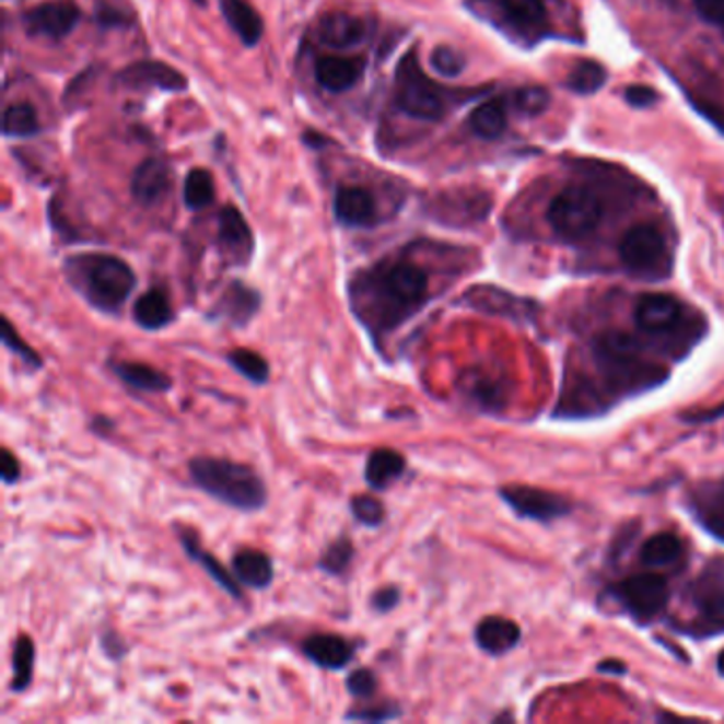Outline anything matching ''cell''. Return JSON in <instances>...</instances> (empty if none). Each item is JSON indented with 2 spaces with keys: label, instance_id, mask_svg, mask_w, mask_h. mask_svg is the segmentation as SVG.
Masks as SVG:
<instances>
[{
  "label": "cell",
  "instance_id": "cell-14",
  "mask_svg": "<svg viewBox=\"0 0 724 724\" xmlns=\"http://www.w3.org/2000/svg\"><path fill=\"white\" fill-rule=\"evenodd\" d=\"M177 529V536H179V542H182L183 550H185V557H189L194 563H198L207 576L213 580L218 584L221 591H225L232 599L236 602H245V591H243V584L238 582V579L227 572L223 568V563H219L218 559L202 548V544L198 540V534L191 529V527H175Z\"/></svg>",
  "mask_w": 724,
  "mask_h": 724
},
{
  "label": "cell",
  "instance_id": "cell-8",
  "mask_svg": "<svg viewBox=\"0 0 724 724\" xmlns=\"http://www.w3.org/2000/svg\"><path fill=\"white\" fill-rule=\"evenodd\" d=\"M690 604L708 629L724 631V561L710 563L690 584Z\"/></svg>",
  "mask_w": 724,
  "mask_h": 724
},
{
  "label": "cell",
  "instance_id": "cell-6",
  "mask_svg": "<svg viewBox=\"0 0 724 724\" xmlns=\"http://www.w3.org/2000/svg\"><path fill=\"white\" fill-rule=\"evenodd\" d=\"M612 595L635 620L646 622L665 610L669 584L658 574H638L615 584Z\"/></svg>",
  "mask_w": 724,
  "mask_h": 724
},
{
  "label": "cell",
  "instance_id": "cell-29",
  "mask_svg": "<svg viewBox=\"0 0 724 724\" xmlns=\"http://www.w3.org/2000/svg\"><path fill=\"white\" fill-rule=\"evenodd\" d=\"M682 554H685V544L676 534L669 532L652 536L640 550L642 563L652 570L676 565L682 559Z\"/></svg>",
  "mask_w": 724,
  "mask_h": 724
},
{
  "label": "cell",
  "instance_id": "cell-23",
  "mask_svg": "<svg viewBox=\"0 0 724 724\" xmlns=\"http://www.w3.org/2000/svg\"><path fill=\"white\" fill-rule=\"evenodd\" d=\"M132 317H135V324L145 331H162L164 327H168L175 322V311L171 306L166 291L153 288V290L145 291L143 295H139Z\"/></svg>",
  "mask_w": 724,
  "mask_h": 724
},
{
  "label": "cell",
  "instance_id": "cell-7",
  "mask_svg": "<svg viewBox=\"0 0 724 724\" xmlns=\"http://www.w3.org/2000/svg\"><path fill=\"white\" fill-rule=\"evenodd\" d=\"M618 255L627 270H631L635 275H652L663 266L665 255H667V245H665L663 234L654 225L642 223V225L631 227L622 236Z\"/></svg>",
  "mask_w": 724,
  "mask_h": 724
},
{
  "label": "cell",
  "instance_id": "cell-35",
  "mask_svg": "<svg viewBox=\"0 0 724 724\" xmlns=\"http://www.w3.org/2000/svg\"><path fill=\"white\" fill-rule=\"evenodd\" d=\"M2 132H4V137H17V139L37 135L38 117L35 107L28 103H22V105H13L4 110Z\"/></svg>",
  "mask_w": 724,
  "mask_h": 724
},
{
  "label": "cell",
  "instance_id": "cell-21",
  "mask_svg": "<svg viewBox=\"0 0 724 724\" xmlns=\"http://www.w3.org/2000/svg\"><path fill=\"white\" fill-rule=\"evenodd\" d=\"M476 644L480 651L489 652L493 656L506 654L512 651L521 640V629L514 620L502 616H487L478 622L474 631Z\"/></svg>",
  "mask_w": 724,
  "mask_h": 724
},
{
  "label": "cell",
  "instance_id": "cell-18",
  "mask_svg": "<svg viewBox=\"0 0 724 724\" xmlns=\"http://www.w3.org/2000/svg\"><path fill=\"white\" fill-rule=\"evenodd\" d=\"M110 372L130 389L141 392V394H166L173 389V378L143 362H109Z\"/></svg>",
  "mask_w": 724,
  "mask_h": 724
},
{
  "label": "cell",
  "instance_id": "cell-38",
  "mask_svg": "<svg viewBox=\"0 0 724 724\" xmlns=\"http://www.w3.org/2000/svg\"><path fill=\"white\" fill-rule=\"evenodd\" d=\"M404 710L398 701H381L374 705H363V708H355L351 712L345 714V721H355V723H389V721H398L401 719Z\"/></svg>",
  "mask_w": 724,
  "mask_h": 724
},
{
  "label": "cell",
  "instance_id": "cell-4",
  "mask_svg": "<svg viewBox=\"0 0 724 724\" xmlns=\"http://www.w3.org/2000/svg\"><path fill=\"white\" fill-rule=\"evenodd\" d=\"M546 218L557 236L565 241H580L597 230L604 218V207L593 191L584 187H568L552 198Z\"/></svg>",
  "mask_w": 724,
  "mask_h": 724
},
{
  "label": "cell",
  "instance_id": "cell-24",
  "mask_svg": "<svg viewBox=\"0 0 724 724\" xmlns=\"http://www.w3.org/2000/svg\"><path fill=\"white\" fill-rule=\"evenodd\" d=\"M365 37V24L360 17L345 13V11H331L324 15L319 24V38L327 47L334 49H347L358 45Z\"/></svg>",
  "mask_w": 724,
  "mask_h": 724
},
{
  "label": "cell",
  "instance_id": "cell-33",
  "mask_svg": "<svg viewBox=\"0 0 724 724\" xmlns=\"http://www.w3.org/2000/svg\"><path fill=\"white\" fill-rule=\"evenodd\" d=\"M353 559H355V544L351 542V538L340 536L338 540L327 544L326 550L317 561V570L327 576H345Z\"/></svg>",
  "mask_w": 724,
  "mask_h": 724
},
{
  "label": "cell",
  "instance_id": "cell-11",
  "mask_svg": "<svg viewBox=\"0 0 724 724\" xmlns=\"http://www.w3.org/2000/svg\"><path fill=\"white\" fill-rule=\"evenodd\" d=\"M259 308H261L259 291L245 285L243 281H232L221 293L215 306L207 313V319L241 329L254 322Z\"/></svg>",
  "mask_w": 724,
  "mask_h": 724
},
{
  "label": "cell",
  "instance_id": "cell-44",
  "mask_svg": "<svg viewBox=\"0 0 724 724\" xmlns=\"http://www.w3.org/2000/svg\"><path fill=\"white\" fill-rule=\"evenodd\" d=\"M399 602H401V588L398 584H387L372 593L370 610L376 615H389L392 610L398 608Z\"/></svg>",
  "mask_w": 724,
  "mask_h": 724
},
{
  "label": "cell",
  "instance_id": "cell-41",
  "mask_svg": "<svg viewBox=\"0 0 724 724\" xmlns=\"http://www.w3.org/2000/svg\"><path fill=\"white\" fill-rule=\"evenodd\" d=\"M347 690L351 697L355 699H372L378 692V676L374 669L370 667H358L347 676Z\"/></svg>",
  "mask_w": 724,
  "mask_h": 724
},
{
  "label": "cell",
  "instance_id": "cell-16",
  "mask_svg": "<svg viewBox=\"0 0 724 724\" xmlns=\"http://www.w3.org/2000/svg\"><path fill=\"white\" fill-rule=\"evenodd\" d=\"M688 507L708 534L724 542V478L699 484L688 498Z\"/></svg>",
  "mask_w": 724,
  "mask_h": 724
},
{
  "label": "cell",
  "instance_id": "cell-52",
  "mask_svg": "<svg viewBox=\"0 0 724 724\" xmlns=\"http://www.w3.org/2000/svg\"><path fill=\"white\" fill-rule=\"evenodd\" d=\"M304 143H306V145L322 147L326 145L327 141L324 135H317V132H306V135H304Z\"/></svg>",
  "mask_w": 724,
  "mask_h": 724
},
{
  "label": "cell",
  "instance_id": "cell-30",
  "mask_svg": "<svg viewBox=\"0 0 724 724\" xmlns=\"http://www.w3.org/2000/svg\"><path fill=\"white\" fill-rule=\"evenodd\" d=\"M35 661H37V646L28 635L15 638L13 644V656H11V690L24 692L28 690L35 680Z\"/></svg>",
  "mask_w": 724,
  "mask_h": 724
},
{
  "label": "cell",
  "instance_id": "cell-32",
  "mask_svg": "<svg viewBox=\"0 0 724 724\" xmlns=\"http://www.w3.org/2000/svg\"><path fill=\"white\" fill-rule=\"evenodd\" d=\"M225 360L243 378H247L249 383H254L257 387H261L270 381V363L257 351L243 349V347L232 349V351H227Z\"/></svg>",
  "mask_w": 724,
  "mask_h": 724
},
{
  "label": "cell",
  "instance_id": "cell-28",
  "mask_svg": "<svg viewBox=\"0 0 724 724\" xmlns=\"http://www.w3.org/2000/svg\"><path fill=\"white\" fill-rule=\"evenodd\" d=\"M363 73V60L355 58H322L315 67L319 85L329 92H345L353 87Z\"/></svg>",
  "mask_w": 724,
  "mask_h": 724
},
{
  "label": "cell",
  "instance_id": "cell-26",
  "mask_svg": "<svg viewBox=\"0 0 724 724\" xmlns=\"http://www.w3.org/2000/svg\"><path fill=\"white\" fill-rule=\"evenodd\" d=\"M171 187V168L162 160H145L132 177V196L141 205L157 202Z\"/></svg>",
  "mask_w": 724,
  "mask_h": 724
},
{
  "label": "cell",
  "instance_id": "cell-43",
  "mask_svg": "<svg viewBox=\"0 0 724 724\" xmlns=\"http://www.w3.org/2000/svg\"><path fill=\"white\" fill-rule=\"evenodd\" d=\"M432 67L435 73L444 74V77H457L466 69V58L453 49V47H435L432 54Z\"/></svg>",
  "mask_w": 724,
  "mask_h": 724
},
{
  "label": "cell",
  "instance_id": "cell-50",
  "mask_svg": "<svg viewBox=\"0 0 724 724\" xmlns=\"http://www.w3.org/2000/svg\"><path fill=\"white\" fill-rule=\"evenodd\" d=\"M90 430L98 437H110L115 432V421L109 417H94L90 423Z\"/></svg>",
  "mask_w": 724,
  "mask_h": 724
},
{
  "label": "cell",
  "instance_id": "cell-10",
  "mask_svg": "<svg viewBox=\"0 0 724 724\" xmlns=\"http://www.w3.org/2000/svg\"><path fill=\"white\" fill-rule=\"evenodd\" d=\"M81 20L79 7L71 0H54L31 9L24 15V28L31 37H47L54 40L69 37Z\"/></svg>",
  "mask_w": 724,
  "mask_h": 724
},
{
  "label": "cell",
  "instance_id": "cell-49",
  "mask_svg": "<svg viewBox=\"0 0 724 724\" xmlns=\"http://www.w3.org/2000/svg\"><path fill=\"white\" fill-rule=\"evenodd\" d=\"M0 478H2V484L11 487L15 484L20 478H22V466H20V459L9 451V448H2V464H0Z\"/></svg>",
  "mask_w": 724,
  "mask_h": 724
},
{
  "label": "cell",
  "instance_id": "cell-1",
  "mask_svg": "<svg viewBox=\"0 0 724 724\" xmlns=\"http://www.w3.org/2000/svg\"><path fill=\"white\" fill-rule=\"evenodd\" d=\"M430 275L408 257H387L353 275L349 308L374 351L389 362L387 342L430 302Z\"/></svg>",
  "mask_w": 724,
  "mask_h": 724
},
{
  "label": "cell",
  "instance_id": "cell-47",
  "mask_svg": "<svg viewBox=\"0 0 724 724\" xmlns=\"http://www.w3.org/2000/svg\"><path fill=\"white\" fill-rule=\"evenodd\" d=\"M658 94L649 85H629L624 92V101L635 109H649L656 103Z\"/></svg>",
  "mask_w": 724,
  "mask_h": 724
},
{
  "label": "cell",
  "instance_id": "cell-31",
  "mask_svg": "<svg viewBox=\"0 0 724 724\" xmlns=\"http://www.w3.org/2000/svg\"><path fill=\"white\" fill-rule=\"evenodd\" d=\"M507 119L506 109L498 101L482 103L480 107L471 110L470 128L471 132L484 141H495L506 132Z\"/></svg>",
  "mask_w": 724,
  "mask_h": 724
},
{
  "label": "cell",
  "instance_id": "cell-51",
  "mask_svg": "<svg viewBox=\"0 0 724 724\" xmlns=\"http://www.w3.org/2000/svg\"><path fill=\"white\" fill-rule=\"evenodd\" d=\"M719 417H724V404L719 406L716 410H701V412H694V414H688L687 421H714Z\"/></svg>",
  "mask_w": 724,
  "mask_h": 724
},
{
  "label": "cell",
  "instance_id": "cell-15",
  "mask_svg": "<svg viewBox=\"0 0 724 724\" xmlns=\"http://www.w3.org/2000/svg\"><path fill=\"white\" fill-rule=\"evenodd\" d=\"M219 245L227 259L236 266H247L254 257L255 241L252 227L243 213L234 207H225L219 213Z\"/></svg>",
  "mask_w": 724,
  "mask_h": 724
},
{
  "label": "cell",
  "instance_id": "cell-17",
  "mask_svg": "<svg viewBox=\"0 0 724 724\" xmlns=\"http://www.w3.org/2000/svg\"><path fill=\"white\" fill-rule=\"evenodd\" d=\"M119 83L126 87H160L182 92L187 87V79L177 69L162 62H137L119 74Z\"/></svg>",
  "mask_w": 724,
  "mask_h": 724
},
{
  "label": "cell",
  "instance_id": "cell-20",
  "mask_svg": "<svg viewBox=\"0 0 724 724\" xmlns=\"http://www.w3.org/2000/svg\"><path fill=\"white\" fill-rule=\"evenodd\" d=\"M406 474V457L394 448H374L363 468V480L372 491H387Z\"/></svg>",
  "mask_w": 724,
  "mask_h": 724
},
{
  "label": "cell",
  "instance_id": "cell-13",
  "mask_svg": "<svg viewBox=\"0 0 724 724\" xmlns=\"http://www.w3.org/2000/svg\"><path fill=\"white\" fill-rule=\"evenodd\" d=\"M682 311L669 293H646L635 304V324L646 334H667L682 322Z\"/></svg>",
  "mask_w": 724,
  "mask_h": 724
},
{
  "label": "cell",
  "instance_id": "cell-37",
  "mask_svg": "<svg viewBox=\"0 0 724 724\" xmlns=\"http://www.w3.org/2000/svg\"><path fill=\"white\" fill-rule=\"evenodd\" d=\"M608 81V73L599 62L582 60L568 77V85L576 94H595Z\"/></svg>",
  "mask_w": 724,
  "mask_h": 724
},
{
  "label": "cell",
  "instance_id": "cell-40",
  "mask_svg": "<svg viewBox=\"0 0 724 724\" xmlns=\"http://www.w3.org/2000/svg\"><path fill=\"white\" fill-rule=\"evenodd\" d=\"M349 507H351L353 518H355L360 525H363V527H370V529L381 527V525L385 523V518H387V510L383 506V502H381L378 498H374V495H367V493L351 498V504H349Z\"/></svg>",
  "mask_w": 724,
  "mask_h": 724
},
{
  "label": "cell",
  "instance_id": "cell-34",
  "mask_svg": "<svg viewBox=\"0 0 724 724\" xmlns=\"http://www.w3.org/2000/svg\"><path fill=\"white\" fill-rule=\"evenodd\" d=\"M185 205L194 211H200L205 207H209L213 200H215V182H213V175L205 168H194L189 175H187V182H185Z\"/></svg>",
  "mask_w": 724,
  "mask_h": 724
},
{
  "label": "cell",
  "instance_id": "cell-48",
  "mask_svg": "<svg viewBox=\"0 0 724 724\" xmlns=\"http://www.w3.org/2000/svg\"><path fill=\"white\" fill-rule=\"evenodd\" d=\"M694 9L705 22L723 26L724 0H694Z\"/></svg>",
  "mask_w": 724,
  "mask_h": 724
},
{
  "label": "cell",
  "instance_id": "cell-25",
  "mask_svg": "<svg viewBox=\"0 0 724 724\" xmlns=\"http://www.w3.org/2000/svg\"><path fill=\"white\" fill-rule=\"evenodd\" d=\"M464 304L474 311L489 313V315H504V317H523L527 315V308H532L529 302H523L506 291L495 288H474L464 295Z\"/></svg>",
  "mask_w": 724,
  "mask_h": 724
},
{
  "label": "cell",
  "instance_id": "cell-39",
  "mask_svg": "<svg viewBox=\"0 0 724 724\" xmlns=\"http://www.w3.org/2000/svg\"><path fill=\"white\" fill-rule=\"evenodd\" d=\"M0 338H2V345L13 353L17 355L22 363H26L31 370H40L43 367V358L38 355L37 351L20 336V331L15 327L11 326V322L7 317H2V331H0Z\"/></svg>",
  "mask_w": 724,
  "mask_h": 724
},
{
  "label": "cell",
  "instance_id": "cell-53",
  "mask_svg": "<svg viewBox=\"0 0 724 724\" xmlns=\"http://www.w3.org/2000/svg\"><path fill=\"white\" fill-rule=\"evenodd\" d=\"M599 669H602L604 674L610 672V669H615V674H620V672H624V665H620V663H602Z\"/></svg>",
  "mask_w": 724,
  "mask_h": 724
},
{
  "label": "cell",
  "instance_id": "cell-46",
  "mask_svg": "<svg viewBox=\"0 0 724 724\" xmlns=\"http://www.w3.org/2000/svg\"><path fill=\"white\" fill-rule=\"evenodd\" d=\"M101 646H103V652L109 656L110 661H121V658H126V654L130 651L126 640L115 629L103 631Z\"/></svg>",
  "mask_w": 724,
  "mask_h": 724
},
{
  "label": "cell",
  "instance_id": "cell-3",
  "mask_svg": "<svg viewBox=\"0 0 724 724\" xmlns=\"http://www.w3.org/2000/svg\"><path fill=\"white\" fill-rule=\"evenodd\" d=\"M187 471L202 493L223 506L238 512H259L268 504L266 482L247 464L200 455L189 459Z\"/></svg>",
  "mask_w": 724,
  "mask_h": 724
},
{
  "label": "cell",
  "instance_id": "cell-22",
  "mask_svg": "<svg viewBox=\"0 0 724 724\" xmlns=\"http://www.w3.org/2000/svg\"><path fill=\"white\" fill-rule=\"evenodd\" d=\"M232 574L247 588L266 591L275 582V563L261 550L241 548L232 557Z\"/></svg>",
  "mask_w": 724,
  "mask_h": 724
},
{
  "label": "cell",
  "instance_id": "cell-45",
  "mask_svg": "<svg viewBox=\"0 0 724 724\" xmlns=\"http://www.w3.org/2000/svg\"><path fill=\"white\" fill-rule=\"evenodd\" d=\"M96 20L105 28H110V26L117 28V26H130L132 24V17L128 13H124L119 7L110 4L107 0L96 4Z\"/></svg>",
  "mask_w": 724,
  "mask_h": 724
},
{
  "label": "cell",
  "instance_id": "cell-36",
  "mask_svg": "<svg viewBox=\"0 0 724 724\" xmlns=\"http://www.w3.org/2000/svg\"><path fill=\"white\" fill-rule=\"evenodd\" d=\"M507 17L521 28L540 26L546 20V0H498Z\"/></svg>",
  "mask_w": 724,
  "mask_h": 724
},
{
  "label": "cell",
  "instance_id": "cell-19",
  "mask_svg": "<svg viewBox=\"0 0 724 724\" xmlns=\"http://www.w3.org/2000/svg\"><path fill=\"white\" fill-rule=\"evenodd\" d=\"M334 213L349 227H367L376 221V205L362 187H342L334 198Z\"/></svg>",
  "mask_w": 724,
  "mask_h": 724
},
{
  "label": "cell",
  "instance_id": "cell-54",
  "mask_svg": "<svg viewBox=\"0 0 724 724\" xmlns=\"http://www.w3.org/2000/svg\"><path fill=\"white\" fill-rule=\"evenodd\" d=\"M719 672L724 676V651L719 654Z\"/></svg>",
  "mask_w": 724,
  "mask_h": 724
},
{
  "label": "cell",
  "instance_id": "cell-9",
  "mask_svg": "<svg viewBox=\"0 0 724 724\" xmlns=\"http://www.w3.org/2000/svg\"><path fill=\"white\" fill-rule=\"evenodd\" d=\"M500 498L518 516L534 518L540 523L561 518V516L570 514V510H572V504L565 498L557 495L552 491L534 489V487H525V484H510V487L500 489Z\"/></svg>",
  "mask_w": 724,
  "mask_h": 724
},
{
  "label": "cell",
  "instance_id": "cell-55",
  "mask_svg": "<svg viewBox=\"0 0 724 724\" xmlns=\"http://www.w3.org/2000/svg\"><path fill=\"white\" fill-rule=\"evenodd\" d=\"M194 2H196V4H205V0H194Z\"/></svg>",
  "mask_w": 724,
  "mask_h": 724
},
{
  "label": "cell",
  "instance_id": "cell-42",
  "mask_svg": "<svg viewBox=\"0 0 724 724\" xmlns=\"http://www.w3.org/2000/svg\"><path fill=\"white\" fill-rule=\"evenodd\" d=\"M548 103H550L548 92L544 87H538V85L521 87L514 94V107H516V110H521L523 115H540V113L548 109Z\"/></svg>",
  "mask_w": 724,
  "mask_h": 724
},
{
  "label": "cell",
  "instance_id": "cell-27",
  "mask_svg": "<svg viewBox=\"0 0 724 724\" xmlns=\"http://www.w3.org/2000/svg\"><path fill=\"white\" fill-rule=\"evenodd\" d=\"M221 13L230 28L238 35V38L247 45L254 47L259 43L264 35V22L254 7L245 0H219Z\"/></svg>",
  "mask_w": 724,
  "mask_h": 724
},
{
  "label": "cell",
  "instance_id": "cell-2",
  "mask_svg": "<svg viewBox=\"0 0 724 724\" xmlns=\"http://www.w3.org/2000/svg\"><path fill=\"white\" fill-rule=\"evenodd\" d=\"M65 275L83 302L109 317L121 315L137 288L135 270L128 261L115 255H73L65 261Z\"/></svg>",
  "mask_w": 724,
  "mask_h": 724
},
{
  "label": "cell",
  "instance_id": "cell-5",
  "mask_svg": "<svg viewBox=\"0 0 724 724\" xmlns=\"http://www.w3.org/2000/svg\"><path fill=\"white\" fill-rule=\"evenodd\" d=\"M396 103L414 119L435 121L444 115V98L434 81L423 73L417 54L401 58L396 71Z\"/></svg>",
  "mask_w": 724,
  "mask_h": 724
},
{
  "label": "cell",
  "instance_id": "cell-12",
  "mask_svg": "<svg viewBox=\"0 0 724 724\" xmlns=\"http://www.w3.org/2000/svg\"><path fill=\"white\" fill-rule=\"evenodd\" d=\"M360 651L358 642H351L338 633H313L302 642V654L317 667L327 672L345 669Z\"/></svg>",
  "mask_w": 724,
  "mask_h": 724
}]
</instances>
